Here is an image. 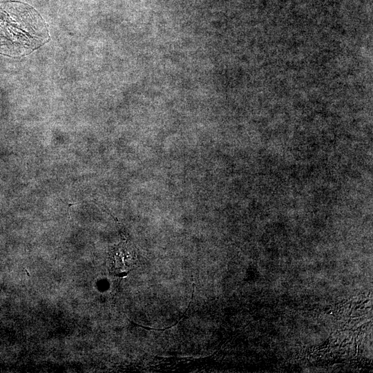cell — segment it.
<instances>
[{"label":"cell","instance_id":"cell-1","mask_svg":"<svg viewBox=\"0 0 373 373\" xmlns=\"http://www.w3.org/2000/svg\"><path fill=\"white\" fill-rule=\"evenodd\" d=\"M49 39L48 24L32 6L18 1L0 2V54L26 56Z\"/></svg>","mask_w":373,"mask_h":373}]
</instances>
